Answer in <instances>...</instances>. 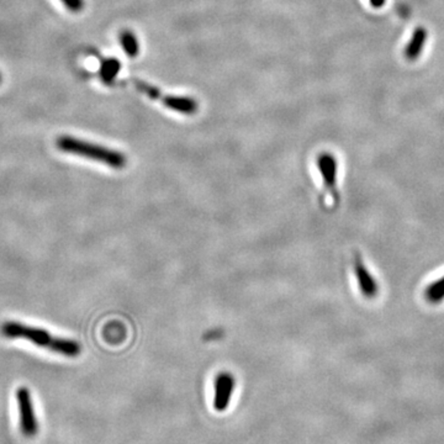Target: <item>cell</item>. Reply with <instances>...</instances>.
I'll list each match as a JSON object with an SVG mask.
<instances>
[{"mask_svg":"<svg viewBox=\"0 0 444 444\" xmlns=\"http://www.w3.org/2000/svg\"><path fill=\"white\" fill-rule=\"evenodd\" d=\"M0 332L10 340H26L37 347H42L49 351L64 354V356L69 358H76L82 352V347L78 342L54 337L46 330L32 328L16 321H6L3 323L0 326Z\"/></svg>","mask_w":444,"mask_h":444,"instance_id":"1","label":"cell"},{"mask_svg":"<svg viewBox=\"0 0 444 444\" xmlns=\"http://www.w3.org/2000/svg\"><path fill=\"white\" fill-rule=\"evenodd\" d=\"M56 146L59 151L84 157L90 161L103 163L105 166L112 167L114 169H122L127 164V158L121 152L115 151L108 147L95 145L92 142L78 140L72 136H59L56 140Z\"/></svg>","mask_w":444,"mask_h":444,"instance_id":"2","label":"cell"},{"mask_svg":"<svg viewBox=\"0 0 444 444\" xmlns=\"http://www.w3.org/2000/svg\"><path fill=\"white\" fill-rule=\"evenodd\" d=\"M16 401L19 407L20 430L28 438L37 435L39 424L35 414L34 401L28 388L21 386L16 390Z\"/></svg>","mask_w":444,"mask_h":444,"instance_id":"3","label":"cell"},{"mask_svg":"<svg viewBox=\"0 0 444 444\" xmlns=\"http://www.w3.org/2000/svg\"><path fill=\"white\" fill-rule=\"evenodd\" d=\"M318 172L323 178L325 191L332 196L335 201L338 200V191H337V172L338 164L337 160L331 153H321L318 160Z\"/></svg>","mask_w":444,"mask_h":444,"instance_id":"4","label":"cell"},{"mask_svg":"<svg viewBox=\"0 0 444 444\" xmlns=\"http://www.w3.org/2000/svg\"><path fill=\"white\" fill-rule=\"evenodd\" d=\"M353 269H354L356 283H358L361 295L369 300L376 298V295L379 293V285H378L376 279H374L371 272L366 268V264L363 263L359 254H356L354 257Z\"/></svg>","mask_w":444,"mask_h":444,"instance_id":"5","label":"cell"},{"mask_svg":"<svg viewBox=\"0 0 444 444\" xmlns=\"http://www.w3.org/2000/svg\"><path fill=\"white\" fill-rule=\"evenodd\" d=\"M234 389V379L232 374L229 373H220L216 376L215 384H214V407L216 411L226 410L229 405V401L232 397Z\"/></svg>","mask_w":444,"mask_h":444,"instance_id":"6","label":"cell"},{"mask_svg":"<svg viewBox=\"0 0 444 444\" xmlns=\"http://www.w3.org/2000/svg\"><path fill=\"white\" fill-rule=\"evenodd\" d=\"M158 100L166 105L167 108L172 109L174 112L186 114V115H193L198 112L199 105L193 98L188 97H176V95H160Z\"/></svg>","mask_w":444,"mask_h":444,"instance_id":"7","label":"cell"},{"mask_svg":"<svg viewBox=\"0 0 444 444\" xmlns=\"http://www.w3.org/2000/svg\"><path fill=\"white\" fill-rule=\"evenodd\" d=\"M427 36L428 34H427V30L425 28L415 29V31L412 32V36H411L410 42L406 46L405 51H404L406 59L409 61H416L419 59V56H420L422 49L426 44V41H427Z\"/></svg>","mask_w":444,"mask_h":444,"instance_id":"8","label":"cell"},{"mask_svg":"<svg viewBox=\"0 0 444 444\" xmlns=\"http://www.w3.org/2000/svg\"><path fill=\"white\" fill-rule=\"evenodd\" d=\"M425 299L430 304H440L444 300V275L428 284L425 290Z\"/></svg>","mask_w":444,"mask_h":444,"instance_id":"9","label":"cell"},{"mask_svg":"<svg viewBox=\"0 0 444 444\" xmlns=\"http://www.w3.org/2000/svg\"><path fill=\"white\" fill-rule=\"evenodd\" d=\"M120 42H121L122 49L125 51V54L135 59L137 54H140V44L137 41V37L131 31H122L120 35Z\"/></svg>","mask_w":444,"mask_h":444,"instance_id":"10","label":"cell"},{"mask_svg":"<svg viewBox=\"0 0 444 444\" xmlns=\"http://www.w3.org/2000/svg\"><path fill=\"white\" fill-rule=\"evenodd\" d=\"M121 64L117 62L115 59H107L100 68V77L103 79L104 83L112 84L117 73L120 72Z\"/></svg>","mask_w":444,"mask_h":444,"instance_id":"11","label":"cell"},{"mask_svg":"<svg viewBox=\"0 0 444 444\" xmlns=\"http://www.w3.org/2000/svg\"><path fill=\"white\" fill-rule=\"evenodd\" d=\"M62 4L72 13H79L84 8V0H61Z\"/></svg>","mask_w":444,"mask_h":444,"instance_id":"12","label":"cell"},{"mask_svg":"<svg viewBox=\"0 0 444 444\" xmlns=\"http://www.w3.org/2000/svg\"><path fill=\"white\" fill-rule=\"evenodd\" d=\"M386 0H371V6L376 8V9H379L381 6H384Z\"/></svg>","mask_w":444,"mask_h":444,"instance_id":"13","label":"cell"},{"mask_svg":"<svg viewBox=\"0 0 444 444\" xmlns=\"http://www.w3.org/2000/svg\"><path fill=\"white\" fill-rule=\"evenodd\" d=\"M0 83H1V73H0Z\"/></svg>","mask_w":444,"mask_h":444,"instance_id":"14","label":"cell"}]
</instances>
